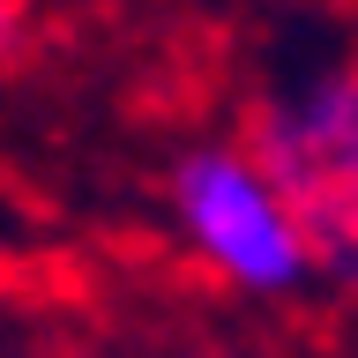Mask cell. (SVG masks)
I'll return each mask as SVG.
<instances>
[{"label":"cell","mask_w":358,"mask_h":358,"mask_svg":"<svg viewBox=\"0 0 358 358\" xmlns=\"http://www.w3.org/2000/svg\"><path fill=\"white\" fill-rule=\"evenodd\" d=\"M239 142L299 217L313 276L358 299V60H329L268 90Z\"/></svg>","instance_id":"1"},{"label":"cell","mask_w":358,"mask_h":358,"mask_svg":"<svg viewBox=\"0 0 358 358\" xmlns=\"http://www.w3.org/2000/svg\"><path fill=\"white\" fill-rule=\"evenodd\" d=\"M15 38H22V0H0V60L15 52Z\"/></svg>","instance_id":"5"},{"label":"cell","mask_w":358,"mask_h":358,"mask_svg":"<svg viewBox=\"0 0 358 358\" xmlns=\"http://www.w3.org/2000/svg\"><path fill=\"white\" fill-rule=\"evenodd\" d=\"M172 217L179 239L194 246V262L224 276L231 291L254 299H284L313 276L299 217L284 194L268 187V172L246 157V142H194L172 164Z\"/></svg>","instance_id":"2"},{"label":"cell","mask_w":358,"mask_h":358,"mask_svg":"<svg viewBox=\"0 0 358 358\" xmlns=\"http://www.w3.org/2000/svg\"><path fill=\"white\" fill-rule=\"evenodd\" d=\"M15 306H22V276L0 262V358H8V321H15Z\"/></svg>","instance_id":"3"},{"label":"cell","mask_w":358,"mask_h":358,"mask_svg":"<svg viewBox=\"0 0 358 358\" xmlns=\"http://www.w3.org/2000/svg\"><path fill=\"white\" fill-rule=\"evenodd\" d=\"M30 358H105V351H90V343H67V336H52V343H38ZM172 358H201V351H172Z\"/></svg>","instance_id":"4"}]
</instances>
